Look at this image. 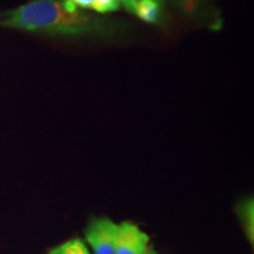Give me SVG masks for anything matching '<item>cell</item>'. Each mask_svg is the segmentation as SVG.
I'll use <instances>...</instances> for the list:
<instances>
[{
  "mask_svg": "<svg viewBox=\"0 0 254 254\" xmlns=\"http://www.w3.org/2000/svg\"><path fill=\"white\" fill-rule=\"evenodd\" d=\"M0 26L47 36L110 38L118 24L78 7L69 0H32L0 13Z\"/></svg>",
  "mask_w": 254,
  "mask_h": 254,
  "instance_id": "1",
  "label": "cell"
},
{
  "mask_svg": "<svg viewBox=\"0 0 254 254\" xmlns=\"http://www.w3.org/2000/svg\"><path fill=\"white\" fill-rule=\"evenodd\" d=\"M118 224L106 217L92 218L85 230V238L93 254H116Z\"/></svg>",
  "mask_w": 254,
  "mask_h": 254,
  "instance_id": "2",
  "label": "cell"
},
{
  "mask_svg": "<svg viewBox=\"0 0 254 254\" xmlns=\"http://www.w3.org/2000/svg\"><path fill=\"white\" fill-rule=\"evenodd\" d=\"M150 237L138 225L124 221L118 225L116 238V254H146Z\"/></svg>",
  "mask_w": 254,
  "mask_h": 254,
  "instance_id": "3",
  "label": "cell"
},
{
  "mask_svg": "<svg viewBox=\"0 0 254 254\" xmlns=\"http://www.w3.org/2000/svg\"><path fill=\"white\" fill-rule=\"evenodd\" d=\"M171 5L190 20L207 25L209 28L220 27V17L207 0H168Z\"/></svg>",
  "mask_w": 254,
  "mask_h": 254,
  "instance_id": "4",
  "label": "cell"
},
{
  "mask_svg": "<svg viewBox=\"0 0 254 254\" xmlns=\"http://www.w3.org/2000/svg\"><path fill=\"white\" fill-rule=\"evenodd\" d=\"M145 23L151 25L163 24L165 18L164 0H139L134 6L133 13Z\"/></svg>",
  "mask_w": 254,
  "mask_h": 254,
  "instance_id": "5",
  "label": "cell"
},
{
  "mask_svg": "<svg viewBox=\"0 0 254 254\" xmlns=\"http://www.w3.org/2000/svg\"><path fill=\"white\" fill-rule=\"evenodd\" d=\"M236 212L251 245L254 244V200L247 196L238 202Z\"/></svg>",
  "mask_w": 254,
  "mask_h": 254,
  "instance_id": "6",
  "label": "cell"
},
{
  "mask_svg": "<svg viewBox=\"0 0 254 254\" xmlns=\"http://www.w3.org/2000/svg\"><path fill=\"white\" fill-rule=\"evenodd\" d=\"M49 254H91L86 244L79 238L69 239L60 245L53 247Z\"/></svg>",
  "mask_w": 254,
  "mask_h": 254,
  "instance_id": "7",
  "label": "cell"
},
{
  "mask_svg": "<svg viewBox=\"0 0 254 254\" xmlns=\"http://www.w3.org/2000/svg\"><path fill=\"white\" fill-rule=\"evenodd\" d=\"M119 0H94V11L105 14L119 9Z\"/></svg>",
  "mask_w": 254,
  "mask_h": 254,
  "instance_id": "8",
  "label": "cell"
},
{
  "mask_svg": "<svg viewBox=\"0 0 254 254\" xmlns=\"http://www.w3.org/2000/svg\"><path fill=\"white\" fill-rule=\"evenodd\" d=\"M73 4L82 9H92L94 11V0H69Z\"/></svg>",
  "mask_w": 254,
  "mask_h": 254,
  "instance_id": "9",
  "label": "cell"
},
{
  "mask_svg": "<svg viewBox=\"0 0 254 254\" xmlns=\"http://www.w3.org/2000/svg\"><path fill=\"white\" fill-rule=\"evenodd\" d=\"M138 1L139 0H119L120 5H123L126 11H128L129 13H133V9H134V6Z\"/></svg>",
  "mask_w": 254,
  "mask_h": 254,
  "instance_id": "10",
  "label": "cell"
},
{
  "mask_svg": "<svg viewBox=\"0 0 254 254\" xmlns=\"http://www.w3.org/2000/svg\"><path fill=\"white\" fill-rule=\"evenodd\" d=\"M146 254H158L157 251H154L153 249H148L147 252H146Z\"/></svg>",
  "mask_w": 254,
  "mask_h": 254,
  "instance_id": "11",
  "label": "cell"
}]
</instances>
